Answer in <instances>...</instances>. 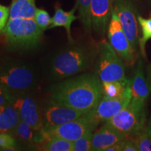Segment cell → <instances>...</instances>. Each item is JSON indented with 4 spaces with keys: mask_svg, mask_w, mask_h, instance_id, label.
Wrapping results in <instances>:
<instances>
[{
    "mask_svg": "<svg viewBox=\"0 0 151 151\" xmlns=\"http://www.w3.org/2000/svg\"><path fill=\"white\" fill-rule=\"evenodd\" d=\"M0 132L1 133L10 134V130H9L8 126L6 125L4 120L3 117L1 115V113H0Z\"/></svg>",
    "mask_w": 151,
    "mask_h": 151,
    "instance_id": "32",
    "label": "cell"
},
{
    "mask_svg": "<svg viewBox=\"0 0 151 151\" xmlns=\"http://www.w3.org/2000/svg\"><path fill=\"white\" fill-rule=\"evenodd\" d=\"M129 79L124 81H106L102 82L103 97L106 98H118L125 93L128 87L131 85Z\"/></svg>",
    "mask_w": 151,
    "mask_h": 151,
    "instance_id": "18",
    "label": "cell"
},
{
    "mask_svg": "<svg viewBox=\"0 0 151 151\" xmlns=\"http://www.w3.org/2000/svg\"><path fill=\"white\" fill-rule=\"evenodd\" d=\"M11 104L18 111L20 120L27 122L36 131L43 127V116L35 99L27 94H14Z\"/></svg>",
    "mask_w": 151,
    "mask_h": 151,
    "instance_id": "11",
    "label": "cell"
},
{
    "mask_svg": "<svg viewBox=\"0 0 151 151\" xmlns=\"http://www.w3.org/2000/svg\"><path fill=\"white\" fill-rule=\"evenodd\" d=\"M2 32L9 48L28 50L37 48L43 32L34 19L16 18L9 19Z\"/></svg>",
    "mask_w": 151,
    "mask_h": 151,
    "instance_id": "4",
    "label": "cell"
},
{
    "mask_svg": "<svg viewBox=\"0 0 151 151\" xmlns=\"http://www.w3.org/2000/svg\"><path fill=\"white\" fill-rule=\"evenodd\" d=\"M37 83V74L31 66L14 58H0V86L12 94H27Z\"/></svg>",
    "mask_w": 151,
    "mask_h": 151,
    "instance_id": "3",
    "label": "cell"
},
{
    "mask_svg": "<svg viewBox=\"0 0 151 151\" xmlns=\"http://www.w3.org/2000/svg\"><path fill=\"white\" fill-rule=\"evenodd\" d=\"M122 151H139L134 139H128V137L126 138Z\"/></svg>",
    "mask_w": 151,
    "mask_h": 151,
    "instance_id": "30",
    "label": "cell"
},
{
    "mask_svg": "<svg viewBox=\"0 0 151 151\" xmlns=\"http://www.w3.org/2000/svg\"><path fill=\"white\" fill-rule=\"evenodd\" d=\"M132 99L131 85L128 87L125 93L118 98H106L102 97L95 109L91 111L94 118L99 122L107 120L120 112L129 104Z\"/></svg>",
    "mask_w": 151,
    "mask_h": 151,
    "instance_id": "12",
    "label": "cell"
},
{
    "mask_svg": "<svg viewBox=\"0 0 151 151\" xmlns=\"http://www.w3.org/2000/svg\"><path fill=\"white\" fill-rule=\"evenodd\" d=\"M17 143L14 136L9 133L0 132V150H4L9 147H17Z\"/></svg>",
    "mask_w": 151,
    "mask_h": 151,
    "instance_id": "27",
    "label": "cell"
},
{
    "mask_svg": "<svg viewBox=\"0 0 151 151\" xmlns=\"http://www.w3.org/2000/svg\"><path fill=\"white\" fill-rule=\"evenodd\" d=\"M138 20L141 30V37L139 38V48L143 58L146 59V43L151 39V18H144L139 14Z\"/></svg>",
    "mask_w": 151,
    "mask_h": 151,
    "instance_id": "20",
    "label": "cell"
},
{
    "mask_svg": "<svg viewBox=\"0 0 151 151\" xmlns=\"http://www.w3.org/2000/svg\"><path fill=\"white\" fill-rule=\"evenodd\" d=\"M60 50L51 60L50 75L55 80H63L88 70L95 63L99 46L77 43Z\"/></svg>",
    "mask_w": 151,
    "mask_h": 151,
    "instance_id": "2",
    "label": "cell"
},
{
    "mask_svg": "<svg viewBox=\"0 0 151 151\" xmlns=\"http://www.w3.org/2000/svg\"><path fill=\"white\" fill-rule=\"evenodd\" d=\"M113 10L118 15L122 29L135 50L139 48V23L138 12L132 0H114Z\"/></svg>",
    "mask_w": 151,
    "mask_h": 151,
    "instance_id": "9",
    "label": "cell"
},
{
    "mask_svg": "<svg viewBox=\"0 0 151 151\" xmlns=\"http://www.w3.org/2000/svg\"><path fill=\"white\" fill-rule=\"evenodd\" d=\"M83 115L84 113L81 111L50 99L43 110V127L41 129H51L78 119Z\"/></svg>",
    "mask_w": 151,
    "mask_h": 151,
    "instance_id": "10",
    "label": "cell"
},
{
    "mask_svg": "<svg viewBox=\"0 0 151 151\" xmlns=\"http://www.w3.org/2000/svg\"><path fill=\"white\" fill-rule=\"evenodd\" d=\"M50 93V99L87 114L103 97L102 82L96 73H86L52 85Z\"/></svg>",
    "mask_w": 151,
    "mask_h": 151,
    "instance_id": "1",
    "label": "cell"
},
{
    "mask_svg": "<svg viewBox=\"0 0 151 151\" xmlns=\"http://www.w3.org/2000/svg\"><path fill=\"white\" fill-rule=\"evenodd\" d=\"M146 106L130 103L120 112L105 122L125 137L134 136L146 127Z\"/></svg>",
    "mask_w": 151,
    "mask_h": 151,
    "instance_id": "7",
    "label": "cell"
},
{
    "mask_svg": "<svg viewBox=\"0 0 151 151\" xmlns=\"http://www.w3.org/2000/svg\"><path fill=\"white\" fill-rule=\"evenodd\" d=\"M45 151H73V142L59 137H50L43 141Z\"/></svg>",
    "mask_w": 151,
    "mask_h": 151,
    "instance_id": "22",
    "label": "cell"
},
{
    "mask_svg": "<svg viewBox=\"0 0 151 151\" xmlns=\"http://www.w3.org/2000/svg\"><path fill=\"white\" fill-rule=\"evenodd\" d=\"M94 131H88L82 137L73 142V151L91 150L92 140Z\"/></svg>",
    "mask_w": 151,
    "mask_h": 151,
    "instance_id": "24",
    "label": "cell"
},
{
    "mask_svg": "<svg viewBox=\"0 0 151 151\" xmlns=\"http://www.w3.org/2000/svg\"><path fill=\"white\" fill-rule=\"evenodd\" d=\"M91 1L92 0H77L76 4L78 5L79 11V18L85 31L87 33L91 32L92 20H91Z\"/></svg>",
    "mask_w": 151,
    "mask_h": 151,
    "instance_id": "21",
    "label": "cell"
},
{
    "mask_svg": "<svg viewBox=\"0 0 151 151\" xmlns=\"http://www.w3.org/2000/svg\"><path fill=\"white\" fill-rule=\"evenodd\" d=\"M13 98H14V94H11L3 86H0V106L11 103Z\"/></svg>",
    "mask_w": 151,
    "mask_h": 151,
    "instance_id": "29",
    "label": "cell"
},
{
    "mask_svg": "<svg viewBox=\"0 0 151 151\" xmlns=\"http://www.w3.org/2000/svg\"><path fill=\"white\" fill-rule=\"evenodd\" d=\"M127 137L105 123L93 134L91 150L106 151L110 146Z\"/></svg>",
    "mask_w": 151,
    "mask_h": 151,
    "instance_id": "15",
    "label": "cell"
},
{
    "mask_svg": "<svg viewBox=\"0 0 151 151\" xmlns=\"http://www.w3.org/2000/svg\"><path fill=\"white\" fill-rule=\"evenodd\" d=\"M109 42L126 65H132L136 60V50L122 29L116 11L113 10L109 21L108 29Z\"/></svg>",
    "mask_w": 151,
    "mask_h": 151,
    "instance_id": "8",
    "label": "cell"
},
{
    "mask_svg": "<svg viewBox=\"0 0 151 151\" xmlns=\"http://www.w3.org/2000/svg\"><path fill=\"white\" fill-rule=\"evenodd\" d=\"M78 9V5L76 4L75 6L69 11H65L60 7H58L55 9V12L53 17L51 19V24L49 28L62 27L65 28L69 42L73 43L71 33V27L73 22L75 21L78 17L75 16V11Z\"/></svg>",
    "mask_w": 151,
    "mask_h": 151,
    "instance_id": "16",
    "label": "cell"
},
{
    "mask_svg": "<svg viewBox=\"0 0 151 151\" xmlns=\"http://www.w3.org/2000/svg\"><path fill=\"white\" fill-rule=\"evenodd\" d=\"M139 151H150L151 148V137L145 127L134 136Z\"/></svg>",
    "mask_w": 151,
    "mask_h": 151,
    "instance_id": "25",
    "label": "cell"
},
{
    "mask_svg": "<svg viewBox=\"0 0 151 151\" xmlns=\"http://www.w3.org/2000/svg\"><path fill=\"white\" fill-rule=\"evenodd\" d=\"M150 151H151V148H150Z\"/></svg>",
    "mask_w": 151,
    "mask_h": 151,
    "instance_id": "35",
    "label": "cell"
},
{
    "mask_svg": "<svg viewBox=\"0 0 151 151\" xmlns=\"http://www.w3.org/2000/svg\"><path fill=\"white\" fill-rule=\"evenodd\" d=\"M51 19L46 11L41 9H37L34 20L43 32L50 27L51 24Z\"/></svg>",
    "mask_w": 151,
    "mask_h": 151,
    "instance_id": "26",
    "label": "cell"
},
{
    "mask_svg": "<svg viewBox=\"0 0 151 151\" xmlns=\"http://www.w3.org/2000/svg\"><path fill=\"white\" fill-rule=\"evenodd\" d=\"M146 129L148 131L149 135L151 137V116L149 118L148 122H147V124L146 125Z\"/></svg>",
    "mask_w": 151,
    "mask_h": 151,
    "instance_id": "34",
    "label": "cell"
},
{
    "mask_svg": "<svg viewBox=\"0 0 151 151\" xmlns=\"http://www.w3.org/2000/svg\"><path fill=\"white\" fill-rule=\"evenodd\" d=\"M0 113L10 130V134L14 136L15 129L20 121L18 111L11 103H8L0 106Z\"/></svg>",
    "mask_w": 151,
    "mask_h": 151,
    "instance_id": "19",
    "label": "cell"
},
{
    "mask_svg": "<svg viewBox=\"0 0 151 151\" xmlns=\"http://www.w3.org/2000/svg\"><path fill=\"white\" fill-rule=\"evenodd\" d=\"M36 10L35 0H12L9 19L22 18L34 19Z\"/></svg>",
    "mask_w": 151,
    "mask_h": 151,
    "instance_id": "17",
    "label": "cell"
},
{
    "mask_svg": "<svg viewBox=\"0 0 151 151\" xmlns=\"http://www.w3.org/2000/svg\"><path fill=\"white\" fill-rule=\"evenodd\" d=\"M132 103L141 106H146V101L151 92V86L146 78L143 68V62L138 58L134 75L131 83Z\"/></svg>",
    "mask_w": 151,
    "mask_h": 151,
    "instance_id": "14",
    "label": "cell"
},
{
    "mask_svg": "<svg viewBox=\"0 0 151 151\" xmlns=\"http://www.w3.org/2000/svg\"><path fill=\"white\" fill-rule=\"evenodd\" d=\"M10 7L0 4V32H2L9 19Z\"/></svg>",
    "mask_w": 151,
    "mask_h": 151,
    "instance_id": "28",
    "label": "cell"
},
{
    "mask_svg": "<svg viewBox=\"0 0 151 151\" xmlns=\"http://www.w3.org/2000/svg\"><path fill=\"white\" fill-rule=\"evenodd\" d=\"M37 132L38 131L34 129L27 122L20 120L15 129L14 136L24 141L33 142V141H35Z\"/></svg>",
    "mask_w": 151,
    "mask_h": 151,
    "instance_id": "23",
    "label": "cell"
},
{
    "mask_svg": "<svg viewBox=\"0 0 151 151\" xmlns=\"http://www.w3.org/2000/svg\"><path fill=\"white\" fill-rule=\"evenodd\" d=\"M147 81H148V83L151 86V63L148 66V69H147Z\"/></svg>",
    "mask_w": 151,
    "mask_h": 151,
    "instance_id": "33",
    "label": "cell"
},
{
    "mask_svg": "<svg viewBox=\"0 0 151 151\" xmlns=\"http://www.w3.org/2000/svg\"><path fill=\"white\" fill-rule=\"evenodd\" d=\"M114 0H92V28L98 35L104 36L108 29Z\"/></svg>",
    "mask_w": 151,
    "mask_h": 151,
    "instance_id": "13",
    "label": "cell"
},
{
    "mask_svg": "<svg viewBox=\"0 0 151 151\" xmlns=\"http://www.w3.org/2000/svg\"><path fill=\"white\" fill-rule=\"evenodd\" d=\"M94 66L96 74L101 82L127 80L125 76V67L123 60L108 41L104 40L100 42L99 53Z\"/></svg>",
    "mask_w": 151,
    "mask_h": 151,
    "instance_id": "5",
    "label": "cell"
},
{
    "mask_svg": "<svg viewBox=\"0 0 151 151\" xmlns=\"http://www.w3.org/2000/svg\"><path fill=\"white\" fill-rule=\"evenodd\" d=\"M99 124L91 112L85 114L81 118L67 122L51 129L37 132L35 142L43 143L50 137H59L71 142L82 137L88 131H94Z\"/></svg>",
    "mask_w": 151,
    "mask_h": 151,
    "instance_id": "6",
    "label": "cell"
},
{
    "mask_svg": "<svg viewBox=\"0 0 151 151\" xmlns=\"http://www.w3.org/2000/svg\"><path fill=\"white\" fill-rule=\"evenodd\" d=\"M125 139H122V140L118 141V142L113 144V146H111L109 147V148H107V150L106 151H122V148H123Z\"/></svg>",
    "mask_w": 151,
    "mask_h": 151,
    "instance_id": "31",
    "label": "cell"
}]
</instances>
